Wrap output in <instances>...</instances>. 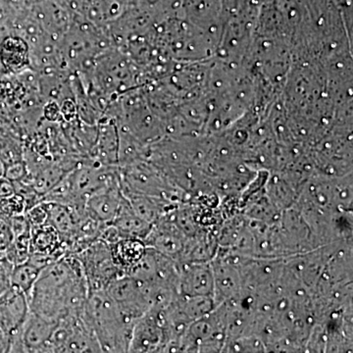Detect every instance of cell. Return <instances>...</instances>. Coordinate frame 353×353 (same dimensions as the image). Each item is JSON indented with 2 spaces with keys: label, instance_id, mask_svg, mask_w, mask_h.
<instances>
[{
  "label": "cell",
  "instance_id": "cell-1",
  "mask_svg": "<svg viewBox=\"0 0 353 353\" xmlns=\"http://www.w3.org/2000/svg\"><path fill=\"white\" fill-rule=\"evenodd\" d=\"M83 315L97 334L102 352H128L134 321L122 311L106 290L88 294Z\"/></svg>",
  "mask_w": 353,
  "mask_h": 353
},
{
  "label": "cell",
  "instance_id": "cell-2",
  "mask_svg": "<svg viewBox=\"0 0 353 353\" xmlns=\"http://www.w3.org/2000/svg\"><path fill=\"white\" fill-rule=\"evenodd\" d=\"M105 290L123 314L132 321L136 322L153 306L150 285L131 276L114 279Z\"/></svg>",
  "mask_w": 353,
  "mask_h": 353
},
{
  "label": "cell",
  "instance_id": "cell-3",
  "mask_svg": "<svg viewBox=\"0 0 353 353\" xmlns=\"http://www.w3.org/2000/svg\"><path fill=\"white\" fill-rule=\"evenodd\" d=\"M76 256L82 264L88 294L105 290L114 279L124 275L114 264L110 248L103 241H95Z\"/></svg>",
  "mask_w": 353,
  "mask_h": 353
},
{
  "label": "cell",
  "instance_id": "cell-4",
  "mask_svg": "<svg viewBox=\"0 0 353 353\" xmlns=\"http://www.w3.org/2000/svg\"><path fill=\"white\" fill-rule=\"evenodd\" d=\"M164 345L163 314L161 306H152L132 327L128 352H159Z\"/></svg>",
  "mask_w": 353,
  "mask_h": 353
},
{
  "label": "cell",
  "instance_id": "cell-5",
  "mask_svg": "<svg viewBox=\"0 0 353 353\" xmlns=\"http://www.w3.org/2000/svg\"><path fill=\"white\" fill-rule=\"evenodd\" d=\"M30 311L28 296L12 285L0 296V330L9 341L20 334Z\"/></svg>",
  "mask_w": 353,
  "mask_h": 353
},
{
  "label": "cell",
  "instance_id": "cell-6",
  "mask_svg": "<svg viewBox=\"0 0 353 353\" xmlns=\"http://www.w3.org/2000/svg\"><path fill=\"white\" fill-rule=\"evenodd\" d=\"M57 322L30 311L20 334L11 341L10 352H43Z\"/></svg>",
  "mask_w": 353,
  "mask_h": 353
},
{
  "label": "cell",
  "instance_id": "cell-7",
  "mask_svg": "<svg viewBox=\"0 0 353 353\" xmlns=\"http://www.w3.org/2000/svg\"><path fill=\"white\" fill-rule=\"evenodd\" d=\"M176 265L179 270V294L214 299V276L211 265L205 262Z\"/></svg>",
  "mask_w": 353,
  "mask_h": 353
},
{
  "label": "cell",
  "instance_id": "cell-8",
  "mask_svg": "<svg viewBox=\"0 0 353 353\" xmlns=\"http://www.w3.org/2000/svg\"><path fill=\"white\" fill-rule=\"evenodd\" d=\"M124 199L120 181L88 196L85 199V213L101 224H110Z\"/></svg>",
  "mask_w": 353,
  "mask_h": 353
},
{
  "label": "cell",
  "instance_id": "cell-9",
  "mask_svg": "<svg viewBox=\"0 0 353 353\" xmlns=\"http://www.w3.org/2000/svg\"><path fill=\"white\" fill-rule=\"evenodd\" d=\"M66 254V246L62 243L59 233L51 225L32 228L30 255L46 257L54 262Z\"/></svg>",
  "mask_w": 353,
  "mask_h": 353
},
{
  "label": "cell",
  "instance_id": "cell-10",
  "mask_svg": "<svg viewBox=\"0 0 353 353\" xmlns=\"http://www.w3.org/2000/svg\"><path fill=\"white\" fill-rule=\"evenodd\" d=\"M110 224L117 228L123 238L138 239L141 241L145 240L152 228V224L136 214L126 197L121 203L117 215Z\"/></svg>",
  "mask_w": 353,
  "mask_h": 353
},
{
  "label": "cell",
  "instance_id": "cell-11",
  "mask_svg": "<svg viewBox=\"0 0 353 353\" xmlns=\"http://www.w3.org/2000/svg\"><path fill=\"white\" fill-rule=\"evenodd\" d=\"M109 248L114 264L124 275L138 263L146 250L145 241L131 238L120 239Z\"/></svg>",
  "mask_w": 353,
  "mask_h": 353
},
{
  "label": "cell",
  "instance_id": "cell-12",
  "mask_svg": "<svg viewBox=\"0 0 353 353\" xmlns=\"http://www.w3.org/2000/svg\"><path fill=\"white\" fill-rule=\"evenodd\" d=\"M0 62L9 73H17L29 63L27 44L20 38L8 37L0 43Z\"/></svg>",
  "mask_w": 353,
  "mask_h": 353
},
{
  "label": "cell",
  "instance_id": "cell-13",
  "mask_svg": "<svg viewBox=\"0 0 353 353\" xmlns=\"http://www.w3.org/2000/svg\"><path fill=\"white\" fill-rule=\"evenodd\" d=\"M41 271L43 269L30 259L22 263L14 265L11 271L10 284L24 292L29 299Z\"/></svg>",
  "mask_w": 353,
  "mask_h": 353
},
{
  "label": "cell",
  "instance_id": "cell-14",
  "mask_svg": "<svg viewBox=\"0 0 353 353\" xmlns=\"http://www.w3.org/2000/svg\"><path fill=\"white\" fill-rule=\"evenodd\" d=\"M26 217L32 227L43 226L48 224V210L43 201L28 209L25 212Z\"/></svg>",
  "mask_w": 353,
  "mask_h": 353
},
{
  "label": "cell",
  "instance_id": "cell-15",
  "mask_svg": "<svg viewBox=\"0 0 353 353\" xmlns=\"http://www.w3.org/2000/svg\"><path fill=\"white\" fill-rule=\"evenodd\" d=\"M14 239L10 220L0 218V257L4 256Z\"/></svg>",
  "mask_w": 353,
  "mask_h": 353
},
{
  "label": "cell",
  "instance_id": "cell-16",
  "mask_svg": "<svg viewBox=\"0 0 353 353\" xmlns=\"http://www.w3.org/2000/svg\"><path fill=\"white\" fill-rule=\"evenodd\" d=\"M4 178L10 181L11 183H17L24 180L26 176L25 165L20 161H13L6 164V170L3 174Z\"/></svg>",
  "mask_w": 353,
  "mask_h": 353
},
{
  "label": "cell",
  "instance_id": "cell-17",
  "mask_svg": "<svg viewBox=\"0 0 353 353\" xmlns=\"http://www.w3.org/2000/svg\"><path fill=\"white\" fill-rule=\"evenodd\" d=\"M13 266L6 256L0 257V296L10 288V275Z\"/></svg>",
  "mask_w": 353,
  "mask_h": 353
},
{
  "label": "cell",
  "instance_id": "cell-18",
  "mask_svg": "<svg viewBox=\"0 0 353 353\" xmlns=\"http://www.w3.org/2000/svg\"><path fill=\"white\" fill-rule=\"evenodd\" d=\"M14 194H15V190H14L13 183L1 176L0 178V199H6L13 196Z\"/></svg>",
  "mask_w": 353,
  "mask_h": 353
},
{
  "label": "cell",
  "instance_id": "cell-19",
  "mask_svg": "<svg viewBox=\"0 0 353 353\" xmlns=\"http://www.w3.org/2000/svg\"><path fill=\"white\" fill-rule=\"evenodd\" d=\"M10 341L8 336L0 330V352H9Z\"/></svg>",
  "mask_w": 353,
  "mask_h": 353
},
{
  "label": "cell",
  "instance_id": "cell-20",
  "mask_svg": "<svg viewBox=\"0 0 353 353\" xmlns=\"http://www.w3.org/2000/svg\"><path fill=\"white\" fill-rule=\"evenodd\" d=\"M6 161L0 157V176H3L4 170H6Z\"/></svg>",
  "mask_w": 353,
  "mask_h": 353
},
{
  "label": "cell",
  "instance_id": "cell-21",
  "mask_svg": "<svg viewBox=\"0 0 353 353\" xmlns=\"http://www.w3.org/2000/svg\"><path fill=\"white\" fill-rule=\"evenodd\" d=\"M0 178H1V176H0Z\"/></svg>",
  "mask_w": 353,
  "mask_h": 353
}]
</instances>
